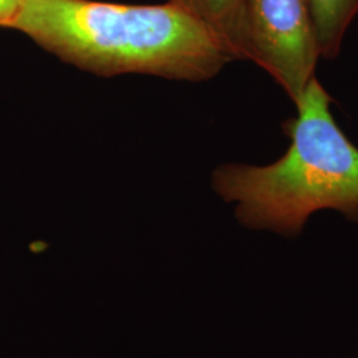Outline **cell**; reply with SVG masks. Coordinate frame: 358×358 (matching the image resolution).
I'll use <instances>...</instances> for the list:
<instances>
[{
	"label": "cell",
	"instance_id": "6da1fadb",
	"mask_svg": "<svg viewBox=\"0 0 358 358\" xmlns=\"http://www.w3.org/2000/svg\"><path fill=\"white\" fill-rule=\"evenodd\" d=\"M10 28L66 63L103 76L148 73L203 81L232 60L202 22L171 1L26 0Z\"/></svg>",
	"mask_w": 358,
	"mask_h": 358
},
{
	"label": "cell",
	"instance_id": "7a4b0ae2",
	"mask_svg": "<svg viewBox=\"0 0 358 358\" xmlns=\"http://www.w3.org/2000/svg\"><path fill=\"white\" fill-rule=\"evenodd\" d=\"M333 99L315 76L296 103L297 115L282 122L288 150L264 166L222 165L213 186L248 229L299 236L308 219L334 210L358 223V148L337 125Z\"/></svg>",
	"mask_w": 358,
	"mask_h": 358
},
{
	"label": "cell",
	"instance_id": "3957f363",
	"mask_svg": "<svg viewBox=\"0 0 358 358\" xmlns=\"http://www.w3.org/2000/svg\"><path fill=\"white\" fill-rule=\"evenodd\" d=\"M250 60L267 71L296 105L321 59L308 0H245Z\"/></svg>",
	"mask_w": 358,
	"mask_h": 358
},
{
	"label": "cell",
	"instance_id": "277c9868",
	"mask_svg": "<svg viewBox=\"0 0 358 358\" xmlns=\"http://www.w3.org/2000/svg\"><path fill=\"white\" fill-rule=\"evenodd\" d=\"M202 22L232 59L250 60L245 0H170Z\"/></svg>",
	"mask_w": 358,
	"mask_h": 358
},
{
	"label": "cell",
	"instance_id": "5b68a950",
	"mask_svg": "<svg viewBox=\"0 0 358 358\" xmlns=\"http://www.w3.org/2000/svg\"><path fill=\"white\" fill-rule=\"evenodd\" d=\"M316 28L321 59L334 60L346 31L357 16L358 0H308Z\"/></svg>",
	"mask_w": 358,
	"mask_h": 358
},
{
	"label": "cell",
	"instance_id": "8992f818",
	"mask_svg": "<svg viewBox=\"0 0 358 358\" xmlns=\"http://www.w3.org/2000/svg\"><path fill=\"white\" fill-rule=\"evenodd\" d=\"M26 0H0V27L10 28L22 11Z\"/></svg>",
	"mask_w": 358,
	"mask_h": 358
}]
</instances>
